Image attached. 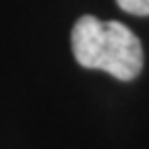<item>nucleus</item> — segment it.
<instances>
[{
    "label": "nucleus",
    "mask_w": 149,
    "mask_h": 149,
    "mask_svg": "<svg viewBox=\"0 0 149 149\" xmlns=\"http://www.w3.org/2000/svg\"><path fill=\"white\" fill-rule=\"evenodd\" d=\"M116 2L124 13L137 15V17H147L149 15V0H116Z\"/></svg>",
    "instance_id": "nucleus-2"
},
{
    "label": "nucleus",
    "mask_w": 149,
    "mask_h": 149,
    "mask_svg": "<svg viewBox=\"0 0 149 149\" xmlns=\"http://www.w3.org/2000/svg\"><path fill=\"white\" fill-rule=\"evenodd\" d=\"M72 54L83 68L104 70L120 81H133L143 68L139 37L118 21L83 15L70 33Z\"/></svg>",
    "instance_id": "nucleus-1"
}]
</instances>
